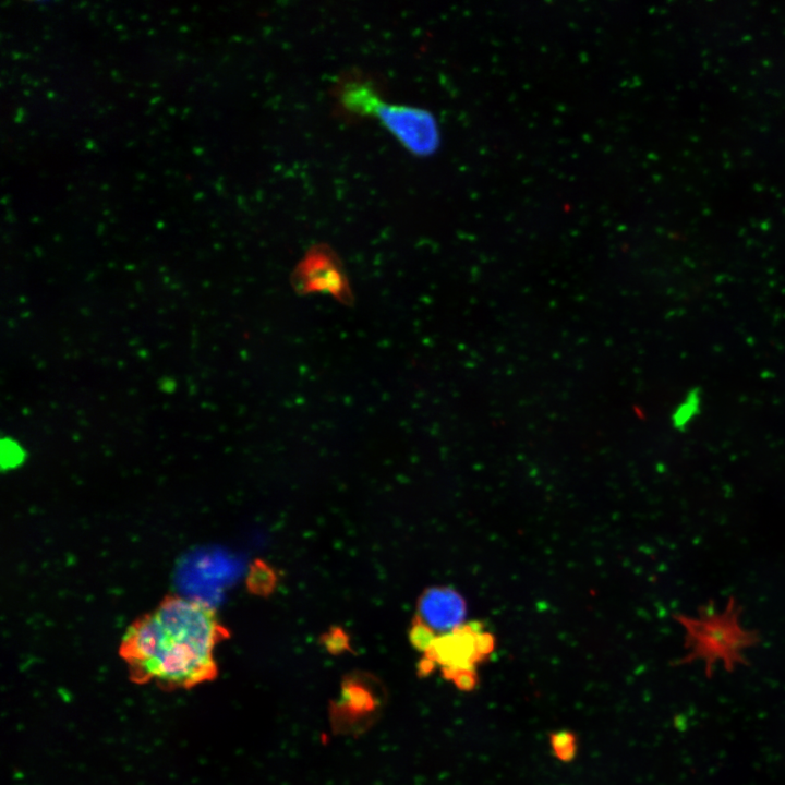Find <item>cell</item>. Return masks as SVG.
<instances>
[{
    "label": "cell",
    "instance_id": "52a82bcc",
    "mask_svg": "<svg viewBox=\"0 0 785 785\" xmlns=\"http://www.w3.org/2000/svg\"><path fill=\"white\" fill-rule=\"evenodd\" d=\"M275 583L276 575L268 566L264 565L263 563H259L258 566H255L252 571V585L254 591L267 593L271 591Z\"/></svg>",
    "mask_w": 785,
    "mask_h": 785
},
{
    "label": "cell",
    "instance_id": "8992f818",
    "mask_svg": "<svg viewBox=\"0 0 785 785\" xmlns=\"http://www.w3.org/2000/svg\"><path fill=\"white\" fill-rule=\"evenodd\" d=\"M466 613L460 593L448 587H433L420 596L414 619L437 637L462 626Z\"/></svg>",
    "mask_w": 785,
    "mask_h": 785
},
{
    "label": "cell",
    "instance_id": "3957f363",
    "mask_svg": "<svg viewBox=\"0 0 785 785\" xmlns=\"http://www.w3.org/2000/svg\"><path fill=\"white\" fill-rule=\"evenodd\" d=\"M495 647L494 637L483 624L471 621L435 637L421 661L423 672L440 666L444 676L461 689L476 684L475 665L484 661Z\"/></svg>",
    "mask_w": 785,
    "mask_h": 785
},
{
    "label": "cell",
    "instance_id": "9c48e42d",
    "mask_svg": "<svg viewBox=\"0 0 785 785\" xmlns=\"http://www.w3.org/2000/svg\"><path fill=\"white\" fill-rule=\"evenodd\" d=\"M698 399L697 395H690L689 398L686 400L684 404H681L677 411V415L675 416V420L679 422V424L685 423L692 414L693 410L697 409Z\"/></svg>",
    "mask_w": 785,
    "mask_h": 785
},
{
    "label": "cell",
    "instance_id": "ba28073f",
    "mask_svg": "<svg viewBox=\"0 0 785 785\" xmlns=\"http://www.w3.org/2000/svg\"><path fill=\"white\" fill-rule=\"evenodd\" d=\"M552 747L559 759L568 760L575 754V736L569 733L555 734L552 736Z\"/></svg>",
    "mask_w": 785,
    "mask_h": 785
},
{
    "label": "cell",
    "instance_id": "277c9868",
    "mask_svg": "<svg viewBox=\"0 0 785 785\" xmlns=\"http://www.w3.org/2000/svg\"><path fill=\"white\" fill-rule=\"evenodd\" d=\"M365 114L376 117L383 126L415 156L427 157L439 148V124L436 117L426 109L388 104L377 94L371 100Z\"/></svg>",
    "mask_w": 785,
    "mask_h": 785
},
{
    "label": "cell",
    "instance_id": "5b68a950",
    "mask_svg": "<svg viewBox=\"0 0 785 785\" xmlns=\"http://www.w3.org/2000/svg\"><path fill=\"white\" fill-rule=\"evenodd\" d=\"M298 294L324 293L345 305L353 303L348 276L338 255L326 244L312 246L290 277Z\"/></svg>",
    "mask_w": 785,
    "mask_h": 785
},
{
    "label": "cell",
    "instance_id": "6da1fadb",
    "mask_svg": "<svg viewBox=\"0 0 785 785\" xmlns=\"http://www.w3.org/2000/svg\"><path fill=\"white\" fill-rule=\"evenodd\" d=\"M227 637L208 604L169 595L128 627L119 654L134 683L190 689L216 678L215 649Z\"/></svg>",
    "mask_w": 785,
    "mask_h": 785
},
{
    "label": "cell",
    "instance_id": "7a4b0ae2",
    "mask_svg": "<svg viewBox=\"0 0 785 785\" xmlns=\"http://www.w3.org/2000/svg\"><path fill=\"white\" fill-rule=\"evenodd\" d=\"M741 608L735 597L717 609L711 603L700 607L697 615L675 614L674 619L685 630L688 652L677 661L678 665L702 661L706 677L721 662L727 672L738 665H747L745 651L760 642L756 630L746 629L740 623Z\"/></svg>",
    "mask_w": 785,
    "mask_h": 785
}]
</instances>
